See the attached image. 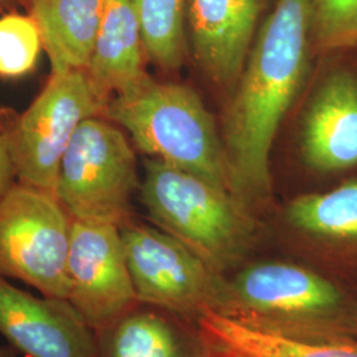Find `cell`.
Wrapping results in <instances>:
<instances>
[{
    "mask_svg": "<svg viewBox=\"0 0 357 357\" xmlns=\"http://www.w3.org/2000/svg\"><path fill=\"white\" fill-rule=\"evenodd\" d=\"M302 155L318 172L357 166V78L335 72L320 85L307 110Z\"/></svg>",
    "mask_w": 357,
    "mask_h": 357,
    "instance_id": "4fadbf2b",
    "label": "cell"
},
{
    "mask_svg": "<svg viewBox=\"0 0 357 357\" xmlns=\"http://www.w3.org/2000/svg\"><path fill=\"white\" fill-rule=\"evenodd\" d=\"M141 202L153 222L188 246L216 273L238 266L257 238L252 209L229 191L150 158Z\"/></svg>",
    "mask_w": 357,
    "mask_h": 357,
    "instance_id": "3957f363",
    "label": "cell"
},
{
    "mask_svg": "<svg viewBox=\"0 0 357 357\" xmlns=\"http://www.w3.org/2000/svg\"><path fill=\"white\" fill-rule=\"evenodd\" d=\"M212 351V349H211ZM218 355H221L222 357H243V356H237V355H228V354H220V352H217Z\"/></svg>",
    "mask_w": 357,
    "mask_h": 357,
    "instance_id": "cb8c5ba5",
    "label": "cell"
},
{
    "mask_svg": "<svg viewBox=\"0 0 357 357\" xmlns=\"http://www.w3.org/2000/svg\"><path fill=\"white\" fill-rule=\"evenodd\" d=\"M312 0H278L250 50L224 121L231 192L250 209L271 193L273 142L308 70Z\"/></svg>",
    "mask_w": 357,
    "mask_h": 357,
    "instance_id": "6da1fadb",
    "label": "cell"
},
{
    "mask_svg": "<svg viewBox=\"0 0 357 357\" xmlns=\"http://www.w3.org/2000/svg\"><path fill=\"white\" fill-rule=\"evenodd\" d=\"M66 301L94 332L138 306L121 228L75 220L66 259Z\"/></svg>",
    "mask_w": 357,
    "mask_h": 357,
    "instance_id": "9c48e42d",
    "label": "cell"
},
{
    "mask_svg": "<svg viewBox=\"0 0 357 357\" xmlns=\"http://www.w3.org/2000/svg\"><path fill=\"white\" fill-rule=\"evenodd\" d=\"M121 228L137 299L183 319L224 314L229 286L188 246L165 230L128 220Z\"/></svg>",
    "mask_w": 357,
    "mask_h": 357,
    "instance_id": "8992f818",
    "label": "cell"
},
{
    "mask_svg": "<svg viewBox=\"0 0 357 357\" xmlns=\"http://www.w3.org/2000/svg\"><path fill=\"white\" fill-rule=\"evenodd\" d=\"M144 54L141 23L132 1L103 0L101 23L85 72L106 106L115 94L149 76Z\"/></svg>",
    "mask_w": 357,
    "mask_h": 357,
    "instance_id": "5bb4252c",
    "label": "cell"
},
{
    "mask_svg": "<svg viewBox=\"0 0 357 357\" xmlns=\"http://www.w3.org/2000/svg\"><path fill=\"white\" fill-rule=\"evenodd\" d=\"M224 317L286 339L357 342V293L324 271L262 262L228 281Z\"/></svg>",
    "mask_w": 357,
    "mask_h": 357,
    "instance_id": "7a4b0ae2",
    "label": "cell"
},
{
    "mask_svg": "<svg viewBox=\"0 0 357 357\" xmlns=\"http://www.w3.org/2000/svg\"><path fill=\"white\" fill-rule=\"evenodd\" d=\"M43 50L32 16L11 13L0 17V76H23L32 70Z\"/></svg>",
    "mask_w": 357,
    "mask_h": 357,
    "instance_id": "d6986e66",
    "label": "cell"
},
{
    "mask_svg": "<svg viewBox=\"0 0 357 357\" xmlns=\"http://www.w3.org/2000/svg\"><path fill=\"white\" fill-rule=\"evenodd\" d=\"M52 73L86 70L94 50L103 0H31Z\"/></svg>",
    "mask_w": 357,
    "mask_h": 357,
    "instance_id": "9a60e30c",
    "label": "cell"
},
{
    "mask_svg": "<svg viewBox=\"0 0 357 357\" xmlns=\"http://www.w3.org/2000/svg\"><path fill=\"white\" fill-rule=\"evenodd\" d=\"M175 317L139 303L96 333L97 357H203Z\"/></svg>",
    "mask_w": 357,
    "mask_h": 357,
    "instance_id": "2e32d148",
    "label": "cell"
},
{
    "mask_svg": "<svg viewBox=\"0 0 357 357\" xmlns=\"http://www.w3.org/2000/svg\"><path fill=\"white\" fill-rule=\"evenodd\" d=\"M203 344L243 357H357V342L312 343L286 339L246 327L237 320L205 312L196 320Z\"/></svg>",
    "mask_w": 357,
    "mask_h": 357,
    "instance_id": "e0dca14e",
    "label": "cell"
},
{
    "mask_svg": "<svg viewBox=\"0 0 357 357\" xmlns=\"http://www.w3.org/2000/svg\"><path fill=\"white\" fill-rule=\"evenodd\" d=\"M0 357H13V355H11L10 352H7L6 349L0 348Z\"/></svg>",
    "mask_w": 357,
    "mask_h": 357,
    "instance_id": "603a6c76",
    "label": "cell"
},
{
    "mask_svg": "<svg viewBox=\"0 0 357 357\" xmlns=\"http://www.w3.org/2000/svg\"><path fill=\"white\" fill-rule=\"evenodd\" d=\"M284 218L326 250V273L357 291V178L295 197L286 205Z\"/></svg>",
    "mask_w": 357,
    "mask_h": 357,
    "instance_id": "7c38bea8",
    "label": "cell"
},
{
    "mask_svg": "<svg viewBox=\"0 0 357 357\" xmlns=\"http://www.w3.org/2000/svg\"><path fill=\"white\" fill-rule=\"evenodd\" d=\"M106 112L85 70L52 73L23 114L3 132L19 183L56 195L59 169L79 125Z\"/></svg>",
    "mask_w": 357,
    "mask_h": 357,
    "instance_id": "ba28073f",
    "label": "cell"
},
{
    "mask_svg": "<svg viewBox=\"0 0 357 357\" xmlns=\"http://www.w3.org/2000/svg\"><path fill=\"white\" fill-rule=\"evenodd\" d=\"M8 1H15V0H0V4H3V3H8Z\"/></svg>",
    "mask_w": 357,
    "mask_h": 357,
    "instance_id": "d4e9b609",
    "label": "cell"
},
{
    "mask_svg": "<svg viewBox=\"0 0 357 357\" xmlns=\"http://www.w3.org/2000/svg\"><path fill=\"white\" fill-rule=\"evenodd\" d=\"M105 113L142 153L233 193L216 122L188 86L146 76L112 97Z\"/></svg>",
    "mask_w": 357,
    "mask_h": 357,
    "instance_id": "277c9868",
    "label": "cell"
},
{
    "mask_svg": "<svg viewBox=\"0 0 357 357\" xmlns=\"http://www.w3.org/2000/svg\"><path fill=\"white\" fill-rule=\"evenodd\" d=\"M72 221L56 195L15 184L0 199V277L66 299Z\"/></svg>",
    "mask_w": 357,
    "mask_h": 357,
    "instance_id": "52a82bcc",
    "label": "cell"
},
{
    "mask_svg": "<svg viewBox=\"0 0 357 357\" xmlns=\"http://www.w3.org/2000/svg\"><path fill=\"white\" fill-rule=\"evenodd\" d=\"M311 40L320 51L357 47V0H312Z\"/></svg>",
    "mask_w": 357,
    "mask_h": 357,
    "instance_id": "ffe728a7",
    "label": "cell"
},
{
    "mask_svg": "<svg viewBox=\"0 0 357 357\" xmlns=\"http://www.w3.org/2000/svg\"><path fill=\"white\" fill-rule=\"evenodd\" d=\"M141 23L146 54L165 70H176L185 59L190 0H131Z\"/></svg>",
    "mask_w": 357,
    "mask_h": 357,
    "instance_id": "ac0fdd59",
    "label": "cell"
},
{
    "mask_svg": "<svg viewBox=\"0 0 357 357\" xmlns=\"http://www.w3.org/2000/svg\"><path fill=\"white\" fill-rule=\"evenodd\" d=\"M203 357H222L221 355H218L215 351H211L209 348H206V351L204 352Z\"/></svg>",
    "mask_w": 357,
    "mask_h": 357,
    "instance_id": "7402d4cb",
    "label": "cell"
},
{
    "mask_svg": "<svg viewBox=\"0 0 357 357\" xmlns=\"http://www.w3.org/2000/svg\"><path fill=\"white\" fill-rule=\"evenodd\" d=\"M259 8V0H190L193 53L217 85H237L252 50Z\"/></svg>",
    "mask_w": 357,
    "mask_h": 357,
    "instance_id": "8fae6325",
    "label": "cell"
},
{
    "mask_svg": "<svg viewBox=\"0 0 357 357\" xmlns=\"http://www.w3.org/2000/svg\"><path fill=\"white\" fill-rule=\"evenodd\" d=\"M16 169L8 144L3 134H0V199L13 188Z\"/></svg>",
    "mask_w": 357,
    "mask_h": 357,
    "instance_id": "44dd1931",
    "label": "cell"
},
{
    "mask_svg": "<svg viewBox=\"0 0 357 357\" xmlns=\"http://www.w3.org/2000/svg\"><path fill=\"white\" fill-rule=\"evenodd\" d=\"M135 153L125 134L100 116L77 128L61 160L56 197L75 220H131V199L139 188Z\"/></svg>",
    "mask_w": 357,
    "mask_h": 357,
    "instance_id": "5b68a950",
    "label": "cell"
},
{
    "mask_svg": "<svg viewBox=\"0 0 357 357\" xmlns=\"http://www.w3.org/2000/svg\"><path fill=\"white\" fill-rule=\"evenodd\" d=\"M0 336L26 357H97L96 333L66 299L26 293L3 277Z\"/></svg>",
    "mask_w": 357,
    "mask_h": 357,
    "instance_id": "30bf717a",
    "label": "cell"
}]
</instances>
